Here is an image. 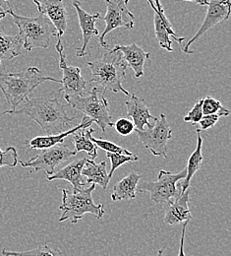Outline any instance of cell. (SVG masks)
Returning <instances> with one entry per match:
<instances>
[{
  "label": "cell",
  "mask_w": 231,
  "mask_h": 256,
  "mask_svg": "<svg viewBox=\"0 0 231 256\" xmlns=\"http://www.w3.org/2000/svg\"><path fill=\"white\" fill-rule=\"evenodd\" d=\"M7 15V12L2 8V6L0 5V21L3 19V18H5V16Z\"/></svg>",
  "instance_id": "8d00e7d4"
},
{
  "label": "cell",
  "mask_w": 231,
  "mask_h": 256,
  "mask_svg": "<svg viewBox=\"0 0 231 256\" xmlns=\"http://www.w3.org/2000/svg\"><path fill=\"white\" fill-rule=\"evenodd\" d=\"M95 132L93 128H84L73 134V143L75 145V152L79 153L85 151L90 155L92 160H95L98 157L97 146L92 142L91 137Z\"/></svg>",
  "instance_id": "d4e9b609"
},
{
  "label": "cell",
  "mask_w": 231,
  "mask_h": 256,
  "mask_svg": "<svg viewBox=\"0 0 231 256\" xmlns=\"http://www.w3.org/2000/svg\"><path fill=\"white\" fill-rule=\"evenodd\" d=\"M141 176L131 172L128 176L119 180L112 190L111 200L113 202L121 200H133L136 198V190Z\"/></svg>",
  "instance_id": "44dd1931"
},
{
  "label": "cell",
  "mask_w": 231,
  "mask_h": 256,
  "mask_svg": "<svg viewBox=\"0 0 231 256\" xmlns=\"http://www.w3.org/2000/svg\"><path fill=\"white\" fill-rule=\"evenodd\" d=\"M82 176L87 178L86 184H96L99 186L102 190H106L108 184H109V176L106 170V162L102 160L99 164H96L95 160H90L86 162L83 170Z\"/></svg>",
  "instance_id": "ffe728a7"
},
{
  "label": "cell",
  "mask_w": 231,
  "mask_h": 256,
  "mask_svg": "<svg viewBox=\"0 0 231 256\" xmlns=\"http://www.w3.org/2000/svg\"><path fill=\"white\" fill-rule=\"evenodd\" d=\"M128 1L129 0H124V2H125V4L127 5V3H128ZM149 4H150V6H151V8L156 12V13H159V11H158V9H157V7H156V5H155V2L153 1V0H146Z\"/></svg>",
  "instance_id": "e575fe53"
},
{
  "label": "cell",
  "mask_w": 231,
  "mask_h": 256,
  "mask_svg": "<svg viewBox=\"0 0 231 256\" xmlns=\"http://www.w3.org/2000/svg\"><path fill=\"white\" fill-rule=\"evenodd\" d=\"M46 81L61 83L59 79L42 75L37 67L32 66L20 72L0 73V90L11 108L10 110H16L35 88Z\"/></svg>",
  "instance_id": "7a4b0ae2"
},
{
  "label": "cell",
  "mask_w": 231,
  "mask_h": 256,
  "mask_svg": "<svg viewBox=\"0 0 231 256\" xmlns=\"http://www.w3.org/2000/svg\"><path fill=\"white\" fill-rule=\"evenodd\" d=\"M220 118H221V116L219 114L203 116V118L199 122V124H200L199 129H201V131L202 130H208V129L215 126Z\"/></svg>",
  "instance_id": "d6a6232c"
},
{
  "label": "cell",
  "mask_w": 231,
  "mask_h": 256,
  "mask_svg": "<svg viewBox=\"0 0 231 256\" xmlns=\"http://www.w3.org/2000/svg\"><path fill=\"white\" fill-rule=\"evenodd\" d=\"M96 190V184H90L86 188L70 192L68 190H62V203L59 207L61 215L59 222L67 220L71 221V224H76L85 214H92L98 220H100L104 214L103 204H95L93 199V192Z\"/></svg>",
  "instance_id": "5b68a950"
},
{
  "label": "cell",
  "mask_w": 231,
  "mask_h": 256,
  "mask_svg": "<svg viewBox=\"0 0 231 256\" xmlns=\"http://www.w3.org/2000/svg\"><path fill=\"white\" fill-rule=\"evenodd\" d=\"M19 162L18 153L17 150L10 146L6 150L2 151L0 149V168L8 166V168H15Z\"/></svg>",
  "instance_id": "f546056e"
},
{
  "label": "cell",
  "mask_w": 231,
  "mask_h": 256,
  "mask_svg": "<svg viewBox=\"0 0 231 256\" xmlns=\"http://www.w3.org/2000/svg\"><path fill=\"white\" fill-rule=\"evenodd\" d=\"M154 23H155V32H156V36L157 40L161 46V48H165L168 52H173L172 48V42L170 40V36L173 38L178 44H181L184 42V38H178L176 34L173 31L172 26L168 27L166 26L159 13L155 12L154 15Z\"/></svg>",
  "instance_id": "cb8c5ba5"
},
{
  "label": "cell",
  "mask_w": 231,
  "mask_h": 256,
  "mask_svg": "<svg viewBox=\"0 0 231 256\" xmlns=\"http://www.w3.org/2000/svg\"><path fill=\"white\" fill-rule=\"evenodd\" d=\"M184 1H190V2H195V3H197V4H200V5H207L208 4V1L209 0H184Z\"/></svg>",
  "instance_id": "d590c367"
},
{
  "label": "cell",
  "mask_w": 231,
  "mask_h": 256,
  "mask_svg": "<svg viewBox=\"0 0 231 256\" xmlns=\"http://www.w3.org/2000/svg\"><path fill=\"white\" fill-rule=\"evenodd\" d=\"M64 98L73 108L85 114L98 124L102 132L107 128H113V122L109 114L108 102L104 96V91L99 87H94L87 96H65Z\"/></svg>",
  "instance_id": "8992f818"
},
{
  "label": "cell",
  "mask_w": 231,
  "mask_h": 256,
  "mask_svg": "<svg viewBox=\"0 0 231 256\" xmlns=\"http://www.w3.org/2000/svg\"><path fill=\"white\" fill-rule=\"evenodd\" d=\"M4 1H5V2H6L8 5H9V0H4Z\"/></svg>",
  "instance_id": "f35d334b"
},
{
  "label": "cell",
  "mask_w": 231,
  "mask_h": 256,
  "mask_svg": "<svg viewBox=\"0 0 231 256\" xmlns=\"http://www.w3.org/2000/svg\"><path fill=\"white\" fill-rule=\"evenodd\" d=\"M58 96L53 93L48 98H27L20 110H7L3 114L19 116L25 114L34 120L46 135H53L73 128L75 118H69L65 106L62 104Z\"/></svg>",
  "instance_id": "6da1fadb"
},
{
  "label": "cell",
  "mask_w": 231,
  "mask_h": 256,
  "mask_svg": "<svg viewBox=\"0 0 231 256\" xmlns=\"http://www.w3.org/2000/svg\"><path fill=\"white\" fill-rule=\"evenodd\" d=\"M202 102H203V98H200L198 102L195 104V106H193V108L184 118L185 122H191L194 126L199 124V122L201 120V118L204 116L203 110H202Z\"/></svg>",
  "instance_id": "4dcf8cb0"
},
{
  "label": "cell",
  "mask_w": 231,
  "mask_h": 256,
  "mask_svg": "<svg viewBox=\"0 0 231 256\" xmlns=\"http://www.w3.org/2000/svg\"><path fill=\"white\" fill-rule=\"evenodd\" d=\"M202 110L204 116L219 114L222 118V116H229L231 114V110L223 106L220 100L210 96L203 98Z\"/></svg>",
  "instance_id": "4316f807"
},
{
  "label": "cell",
  "mask_w": 231,
  "mask_h": 256,
  "mask_svg": "<svg viewBox=\"0 0 231 256\" xmlns=\"http://www.w3.org/2000/svg\"><path fill=\"white\" fill-rule=\"evenodd\" d=\"M189 223V221L184 222L182 224V230H181V236H180V246H179V252L178 256H185V252H184V242H185V232H186V226Z\"/></svg>",
  "instance_id": "836d02e7"
},
{
  "label": "cell",
  "mask_w": 231,
  "mask_h": 256,
  "mask_svg": "<svg viewBox=\"0 0 231 256\" xmlns=\"http://www.w3.org/2000/svg\"><path fill=\"white\" fill-rule=\"evenodd\" d=\"M92 142L100 149H102L103 151H105L106 153H115V154H122V155H126V156H133L132 152L128 151L125 148H122L120 146H118L117 144L107 141V140H103V139H98V138H94L93 136L91 137Z\"/></svg>",
  "instance_id": "83f0119b"
},
{
  "label": "cell",
  "mask_w": 231,
  "mask_h": 256,
  "mask_svg": "<svg viewBox=\"0 0 231 256\" xmlns=\"http://www.w3.org/2000/svg\"><path fill=\"white\" fill-rule=\"evenodd\" d=\"M197 146L194 152L190 155L187 166L185 168L186 170V176L183 180V182L180 184V194L186 192L190 188V182L192 178L195 176V174L198 172L201 168V164L203 160V155H202V147H203V138L201 136V130L197 128Z\"/></svg>",
  "instance_id": "7402d4cb"
},
{
  "label": "cell",
  "mask_w": 231,
  "mask_h": 256,
  "mask_svg": "<svg viewBox=\"0 0 231 256\" xmlns=\"http://www.w3.org/2000/svg\"><path fill=\"white\" fill-rule=\"evenodd\" d=\"M189 200L190 190H187L173 201L165 204V224L173 226L190 221L192 213L189 208Z\"/></svg>",
  "instance_id": "9a60e30c"
},
{
  "label": "cell",
  "mask_w": 231,
  "mask_h": 256,
  "mask_svg": "<svg viewBox=\"0 0 231 256\" xmlns=\"http://www.w3.org/2000/svg\"><path fill=\"white\" fill-rule=\"evenodd\" d=\"M23 42L19 34L10 36L0 32V65L2 62L12 60L21 54Z\"/></svg>",
  "instance_id": "603a6c76"
},
{
  "label": "cell",
  "mask_w": 231,
  "mask_h": 256,
  "mask_svg": "<svg viewBox=\"0 0 231 256\" xmlns=\"http://www.w3.org/2000/svg\"><path fill=\"white\" fill-rule=\"evenodd\" d=\"M140 142L146 149L150 150L154 156H163L167 158V142L172 137V130L167 122L165 114H161L160 120L152 128L140 131L135 130Z\"/></svg>",
  "instance_id": "ba28073f"
},
{
  "label": "cell",
  "mask_w": 231,
  "mask_h": 256,
  "mask_svg": "<svg viewBox=\"0 0 231 256\" xmlns=\"http://www.w3.org/2000/svg\"><path fill=\"white\" fill-rule=\"evenodd\" d=\"M106 3V14L104 16L105 28L101 34H99L100 46L108 50V44L105 40V36L108 32L118 29L127 28L132 30L134 28L135 16L129 11L124 0H104Z\"/></svg>",
  "instance_id": "9c48e42d"
},
{
  "label": "cell",
  "mask_w": 231,
  "mask_h": 256,
  "mask_svg": "<svg viewBox=\"0 0 231 256\" xmlns=\"http://www.w3.org/2000/svg\"><path fill=\"white\" fill-rule=\"evenodd\" d=\"M125 106L127 108V116L132 118V122L135 126V130L143 131L145 126L148 128H152L154 124L150 122V120H157L158 118L151 114L146 100L143 98L130 95V98L125 102Z\"/></svg>",
  "instance_id": "2e32d148"
},
{
  "label": "cell",
  "mask_w": 231,
  "mask_h": 256,
  "mask_svg": "<svg viewBox=\"0 0 231 256\" xmlns=\"http://www.w3.org/2000/svg\"><path fill=\"white\" fill-rule=\"evenodd\" d=\"M40 15H44L53 25L56 30L57 44L55 48L62 46V36L66 32L67 15L66 8L63 0H33Z\"/></svg>",
  "instance_id": "7c38bea8"
},
{
  "label": "cell",
  "mask_w": 231,
  "mask_h": 256,
  "mask_svg": "<svg viewBox=\"0 0 231 256\" xmlns=\"http://www.w3.org/2000/svg\"><path fill=\"white\" fill-rule=\"evenodd\" d=\"M77 153L66 146H54L43 149L40 153L28 160H19L21 166L33 168V172H44L47 176L55 172V168L75 156Z\"/></svg>",
  "instance_id": "30bf717a"
},
{
  "label": "cell",
  "mask_w": 231,
  "mask_h": 256,
  "mask_svg": "<svg viewBox=\"0 0 231 256\" xmlns=\"http://www.w3.org/2000/svg\"><path fill=\"white\" fill-rule=\"evenodd\" d=\"M113 50L119 52L122 54L123 60L133 69L136 78H140L144 75V65L151 56L149 52H146L137 44H131L129 46L116 44Z\"/></svg>",
  "instance_id": "ac0fdd59"
},
{
  "label": "cell",
  "mask_w": 231,
  "mask_h": 256,
  "mask_svg": "<svg viewBox=\"0 0 231 256\" xmlns=\"http://www.w3.org/2000/svg\"><path fill=\"white\" fill-rule=\"evenodd\" d=\"M107 158L111 162V168H110V172L108 174L109 178H112L114 172L122 164H127V162H137L139 160V157L136 156L135 154L133 156H126V155H122V154H115V153H107L106 154Z\"/></svg>",
  "instance_id": "f1b7e54d"
},
{
  "label": "cell",
  "mask_w": 231,
  "mask_h": 256,
  "mask_svg": "<svg viewBox=\"0 0 231 256\" xmlns=\"http://www.w3.org/2000/svg\"><path fill=\"white\" fill-rule=\"evenodd\" d=\"M72 4L77 12L80 28L83 32V44L80 48H77L76 56L78 58H84L89 54V52H87V48H88V44H90V40L94 36H98V38L99 36V31L96 28V23L100 18V14L88 13L80 6V2L77 0L73 1Z\"/></svg>",
  "instance_id": "5bb4252c"
},
{
  "label": "cell",
  "mask_w": 231,
  "mask_h": 256,
  "mask_svg": "<svg viewBox=\"0 0 231 256\" xmlns=\"http://www.w3.org/2000/svg\"><path fill=\"white\" fill-rule=\"evenodd\" d=\"M186 176V170L178 174H172L165 170H160L157 182H144L139 192H149L152 201L157 204H167L180 195V184Z\"/></svg>",
  "instance_id": "52a82bcc"
},
{
  "label": "cell",
  "mask_w": 231,
  "mask_h": 256,
  "mask_svg": "<svg viewBox=\"0 0 231 256\" xmlns=\"http://www.w3.org/2000/svg\"><path fill=\"white\" fill-rule=\"evenodd\" d=\"M87 65L93 75V78L88 83L95 82L102 91L121 92L126 96H130L129 92L122 86L127 64L119 52L107 50L100 58L89 62Z\"/></svg>",
  "instance_id": "3957f363"
},
{
  "label": "cell",
  "mask_w": 231,
  "mask_h": 256,
  "mask_svg": "<svg viewBox=\"0 0 231 256\" xmlns=\"http://www.w3.org/2000/svg\"><path fill=\"white\" fill-rule=\"evenodd\" d=\"M93 124H94L93 120H91L87 116H84L82 120V122L80 124H78L75 128H71L70 130H67L64 132L58 133V134H53V135L34 137L29 142H26V144H28V146H29L28 152H30L31 150H43V149L54 147L57 144H62L64 142L65 138L69 135L74 134L75 132H77L81 129L91 128Z\"/></svg>",
  "instance_id": "e0dca14e"
},
{
  "label": "cell",
  "mask_w": 231,
  "mask_h": 256,
  "mask_svg": "<svg viewBox=\"0 0 231 256\" xmlns=\"http://www.w3.org/2000/svg\"><path fill=\"white\" fill-rule=\"evenodd\" d=\"M115 130L122 136H127L135 131V126L132 120L128 118H119L113 124Z\"/></svg>",
  "instance_id": "1f68e13d"
},
{
  "label": "cell",
  "mask_w": 231,
  "mask_h": 256,
  "mask_svg": "<svg viewBox=\"0 0 231 256\" xmlns=\"http://www.w3.org/2000/svg\"><path fill=\"white\" fill-rule=\"evenodd\" d=\"M6 12L17 25L23 48L27 52H32L34 48H47L50 46L51 36H56L55 28L44 15L39 14L33 18L20 16L10 7Z\"/></svg>",
  "instance_id": "277c9868"
},
{
  "label": "cell",
  "mask_w": 231,
  "mask_h": 256,
  "mask_svg": "<svg viewBox=\"0 0 231 256\" xmlns=\"http://www.w3.org/2000/svg\"><path fill=\"white\" fill-rule=\"evenodd\" d=\"M1 254L2 256H62L58 248H53L46 244H41L36 248L27 252H8L7 250H3Z\"/></svg>",
  "instance_id": "484cf974"
},
{
  "label": "cell",
  "mask_w": 231,
  "mask_h": 256,
  "mask_svg": "<svg viewBox=\"0 0 231 256\" xmlns=\"http://www.w3.org/2000/svg\"><path fill=\"white\" fill-rule=\"evenodd\" d=\"M208 10L206 17L199 29L192 38L186 44V46L182 48V52L187 54H192L194 52L190 50V46L194 44L200 36H202L208 30L212 27L216 26L220 22L228 20L231 16V0H210L208 1Z\"/></svg>",
  "instance_id": "8fae6325"
},
{
  "label": "cell",
  "mask_w": 231,
  "mask_h": 256,
  "mask_svg": "<svg viewBox=\"0 0 231 256\" xmlns=\"http://www.w3.org/2000/svg\"><path fill=\"white\" fill-rule=\"evenodd\" d=\"M59 56V67L63 72L61 81L62 87L58 90L59 93L64 92L65 96H83L88 82L81 75V70L77 66H68L64 48H57Z\"/></svg>",
  "instance_id": "4fadbf2b"
},
{
  "label": "cell",
  "mask_w": 231,
  "mask_h": 256,
  "mask_svg": "<svg viewBox=\"0 0 231 256\" xmlns=\"http://www.w3.org/2000/svg\"><path fill=\"white\" fill-rule=\"evenodd\" d=\"M164 252H165V248H162V250L158 252V256H164Z\"/></svg>",
  "instance_id": "74e56055"
},
{
  "label": "cell",
  "mask_w": 231,
  "mask_h": 256,
  "mask_svg": "<svg viewBox=\"0 0 231 256\" xmlns=\"http://www.w3.org/2000/svg\"><path fill=\"white\" fill-rule=\"evenodd\" d=\"M88 160L89 159H87V158L74 160V162H70L69 164H67L66 166L59 170L58 172L47 176V180L48 182H52V180H66L71 184L74 190H81L85 186H88L86 184V182H83V176H82V170Z\"/></svg>",
  "instance_id": "d6986e66"
}]
</instances>
